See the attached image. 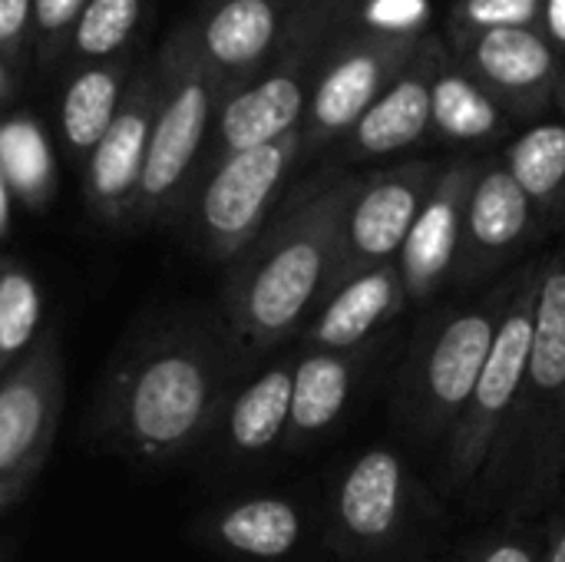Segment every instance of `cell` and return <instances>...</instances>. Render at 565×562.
Returning a JSON list of instances; mask_svg holds the SVG:
<instances>
[{"instance_id":"cell-24","label":"cell","mask_w":565,"mask_h":562,"mask_svg":"<svg viewBox=\"0 0 565 562\" xmlns=\"http://www.w3.org/2000/svg\"><path fill=\"white\" fill-rule=\"evenodd\" d=\"M136 50L119 53L113 60L76 66L60 96V136L73 159L86 162L89 152L106 136L109 123L119 113L126 86L136 73Z\"/></svg>"},{"instance_id":"cell-34","label":"cell","mask_w":565,"mask_h":562,"mask_svg":"<svg viewBox=\"0 0 565 562\" xmlns=\"http://www.w3.org/2000/svg\"><path fill=\"white\" fill-rule=\"evenodd\" d=\"M546 562H565V510H553L546 520Z\"/></svg>"},{"instance_id":"cell-17","label":"cell","mask_w":565,"mask_h":562,"mask_svg":"<svg viewBox=\"0 0 565 562\" xmlns=\"http://www.w3.org/2000/svg\"><path fill=\"white\" fill-rule=\"evenodd\" d=\"M480 156H454L440 166V176L397 255L407 305H430L450 282L463 245V212L467 195L477 179Z\"/></svg>"},{"instance_id":"cell-12","label":"cell","mask_w":565,"mask_h":562,"mask_svg":"<svg viewBox=\"0 0 565 562\" xmlns=\"http://www.w3.org/2000/svg\"><path fill=\"white\" fill-rule=\"evenodd\" d=\"M321 56L324 50L318 46H285L262 76L228 93L218 106L199 176L225 156L268 146L285 139L288 132H298Z\"/></svg>"},{"instance_id":"cell-23","label":"cell","mask_w":565,"mask_h":562,"mask_svg":"<svg viewBox=\"0 0 565 562\" xmlns=\"http://www.w3.org/2000/svg\"><path fill=\"white\" fill-rule=\"evenodd\" d=\"M513 119L500 103L460 66L450 43L440 40L430 83V136L450 146H493L513 132Z\"/></svg>"},{"instance_id":"cell-11","label":"cell","mask_w":565,"mask_h":562,"mask_svg":"<svg viewBox=\"0 0 565 562\" xmlns=\"http://www.w3.org/2000/svg\"><path fill=\"white\" fill-rule=\"evenodd\" d=\"M411 490V470L394 447L361 450L328 490V547L344 562L384 556L404 533Z\"/></svg>"},{"instance_id":"cell-31","label":"cell","mask_w":565,"mask_h":562,"mask_svg":"<svg viewBox=\"0 0 565 562\" xmlns=\"http://www.w3.org/2000/svg\"><path fill=\"white\" fill-rule=\"evenodd\" d=\"M454 562H546V523L507 520V527L473 540Z\"/></svg>"},{"instance_id":"cell-32","label":"cell","mask_w":565,"mask_h":562,"mask_svg":"<svg viewBox=\"0 0 565 562\" xmlns=\"http://www.w3.org/2000/svg\"><path fill=\"white\" fill-rule=\"evenodd\" d=\"M33 36V0H0V56L20 63Z\"/></svg>"},{"instance_id":"cell-26","label":"cell","mask_w":565,"mask_h":562,"mask_svg":"<svg viewBox=\"0 0 565 562\" xmlns=\"http://www.w3.org/2000/svg\"><path fill=\"white\" fill-rule=\"evenodd\" d=\"M149 3L152 0H89L73 30L70 60L86 66L136 50Z\"/></svg>"},{"instance_id":"cell-13","label":"cell","mask_w":565,"mask_h":562,"mask_svg":"<svg viewBox=\"0 0 565 562\" xmlns=\"http://www.w3.org/2000/svg\"><path fill=\"white\" fill-rule=\"evenodd\" d=\"M162 99L159 56L139 60L116 119L109 123L99 146L83 162V199L89 215L109 229H129L152 123Z\"/></svg>"},{"instance_id":"cell-3","label":"cell","mask_w":565,"mask_h":562,"mask_svg":"<svg viewBox=\"0 0 565 562\" xmlns=\"http://www.w3.org/2000/svg\"><path fill=\"white\" fill-rule=\"evenodd\" d=\"M565 460V252H550L536 298V328L516 411L470 500L507 520H540L556 507Z\"/></svg>"},{"instance_id":"cell-18","label":"cell","mask_w":565,"mask_h":562,"mask_svg":"<svg viewBox=\"0 0 565 562\" xmlns=\"http://www.w3.org/2000/svg\"><path fill=\"white\" fill-rule=\"evenodd\" d=\"M444 33H427L411 66L364 109L351 132L334 146L338 169L401 156L430 139V83Z\"/></svg>"},{"instance_id":"cell-14","label":"cell","mask_w":565,"mask_h":562,"mask_svg":"<svg viewBox=\"0 0 565 562\" xmlns=\"http://www.w3.org/2000/svg\"><path fill=\"white\" fill-rule=\"evenodd\" d=\"M454 56L513 123H540L556 106L563 56L536 26L480 33L454 50Z\"/></svg>"},{"instance_id":"cell-5","label":"cell","mask_w":565,"mask_h":562,"mask_svg":"<svg viewBox=\"0 0 565 562\" xmlns=\"http://www.w3.org/2000/svg\"><path fill=\"white\" fill-rule=\"evenodd\" d=\"M156 56L162 70V99L129 229L175 225L199 179L218 106L225 99V86L195 50L189 23H182Z\"/></svg>"},{"instance_id":"cell-9","label":"cell","mask_w":565,"mask_h":562,"mask_svg":"<svg viewBox=\"0 0 565 562\" xmlns=\"http://www.w3.org/2000/svg\"><path fill=\"white\" fill-rule=\"evenodd\" d=\"M66 404V371L56 328L0 374V517L10 513L50 464Z\"/></svg>"},{"instance_id":"cell-15","label":"cell","mask_w":565,"mask_h":562,"mask_svg":"<svg viewBox=\"0 0 565 562\" xmlns=\"http://www.w3.org/2000/svg\"><path fill=\"white\" fill-rule=\"evenodd\" d=\"M295 361L298 351H285L278 358L271 354L265 364L245 374L232 388L209 441L195 457L222 467H245L278 454L291 421Z\"/></svg>"},{"instance_id":"cell-2","label":"cell","mask_w":565,"mask_h":562,"mask_svg":"<svg viewBox=\"0 0 565 562\" xmlns=\"http://www.w3.org/2000/svg\"><path fill=\"white\" fill-rule=\"evenodd\" d=\"M361 172L324 166L285 195L265 232L225 265L222 321L242 374L305 331L334 288L341 219Z\"/></svg>"},{"instance_id":"cell-38","label":"cell","mask_w":565,"mask_h":562,"mask_svg":"<svg viewBox=\"0 0 565 562\" xmlns=\"http://www.w3.org/2000/svg\"><path fill=\"white\" fill-rule=\"evenodd\" d=\"M275 3H281L285 10H291V7H295V0H275Z\"/></svg>"},{"instance_id":"cell-35","label":"cell","mask_w":565,"mask_h":562,"mask_svg":"<svg viewBox=\"0 0 565 562\" xmlns=\"http://www.w3.org/2000/svg\"><path fill=\"white\" fill-rule=\"evenodd\" d=\"M556 109L563 113V119H565V60H563V73H559V86H556Z\"/></svg>"},{"instance_id":"cell-39","label":"cell","mask_w":565,"mask_h":562,"mask_svg":"<svg viewBox=\"0 0 565 562\" xmlns=\"http://www.w3.org/2000/svg\"><path fill=\"white\" fill-rule=\"evenodd\" d=\"M0 93H3V86H0Z\"/></svg>"},{"instance_id":"cell-37","label":"cell","mask_w":565,"mask_h":562,"mask_svg":"<svg viewBox=\"0 0 565 562\" xmlns=\"http://www.w3.org/2000/svg\"><path fill=\"white\" fill-rule=\"evenodd\" d=\"M0 562H10V550L7 547H0Z\"/></svg>"},{"instance_id":"cell-6","label":"cell","mask_w":565,"mask_h":562,"mask_svg":"<svg viewBox=\"0 0 565 562\" xmlns=\"http://www.w3.org/2000/svg\"><path fill=\"white\" fill-rule=\"evenodd\" d=\"M295 169H301V129L209 166L175 219L189 248L212 265H232L275 219Z\"/></svg>"},{"instance_id":"cell-25","label":"cell","mask_w":565,"mask_h":562,"mask_svg":"<svg viewBox=\"0 0 565 562\" xmlns=\"http://www.w3.org/2000/svg\"><path fill=\"white\" fill-rule=\"evenodd\" d=\"M500 159L533 202L540 225L565 222V119L530 123L503 146Z\"/></svg>"},{"instance_id":"cell-27","label":"cell","mask_w":565,"mask_h":562,"mask_svg":"<svg viewBox=\"0 0 565 562\" xmlns=\"http://www.w3.org/2000/svg\"><path fill=\"white\" fill-rule=\"evenodd\" d=\"M43 295L33 272L10 255H0V374L10 371L43 335Z\"/></svg>"},{"instance_id":"cell-22","label":"cell","mask_w":565,"mask_h":562,"mask_svg":"<svg viewBox=\"0 0 565 562\" xmlns=\"http://www.w3.org/2000/svg\"><path fill=\"white\" fill-rule=\"evenodd\" d=\"M407 291L397 262L361 272L344 282L301 331L305 351H358L387 335L407 311Z\"/></svg>"},{"instance_id":"cell-8","label":"cell","mask_w":565,"mask_h":562,"mask_svg":"<svg viewBox=\"0 0 565 562\" xmlns=\"http://www.w3.org/2000/svg\"><path fill=\"white\" fill-rule=\"evenodd\" d=\"M430 26L358 20L321 56L301 119V166L334 149L364 109L411 66Z\"/></svg>"},{"instance_id":"cell-36","label":"cell","mask_w":565,"mask_h":562,"mask_svg":"<svg viewBox=\"0 0 565 562\" xmlns=\"http://www.w3.org/2000/svg\"><path fill=\"white\" fill-rule=\"evenodd\" d=\"M556 510H565V460H563V487H559V500H556Z\"/></svg>"},{"instance_id":"cell-4","label":"cell","mask_w":565,"mask_h":562,"mask_svg":"<svg viewBox=\"0 0 565 562\" xmlns=\"http://www.w3.org/2000/svg\"><path fill=\"white\" fill-rule=\"evenodd\" d=\"M513 291L516 272L493 282L480 298L447 305L417 325L391 404L397 427L411 441L430 447L450 437L480 381Z\"/></svg>"},{"instance_id":"cell-30","label":"cell","mask_w":565,"mask_h":562,"mask_svg":"<svg viewBox=\"0 0 565 562\" xmlns=\"http://www.w3.org/2000/svg\"><path fill=\"white\" fill-rule=\"evenodd\" d=\"M89 0H33V60L40 70H56L70 60L73 30Z\"/></svg>"},{"instance_id":"cell-1","label":"cell","mask_w":565,"mask_h":562,"mask_svg":"<svg viewBox=\"0 0 565 562\" xmlns=\"http://www.w3.org/2000/svg\"><path fill=\"white\" fill-rule=\"evenodd\" d=\"M242 378L218 308L159 311L106 364L86 437L136 467H175L202 450Z\"/></svg>"},{"instance_id":"cell-33","label":"cell","mask_w":565,"mask_h":562,"mask_svg":"<svg viewBox=\"0 0 565 562\" xmlns=\"http://www.w3.org/2000/svg\"><path fill=\"white\" fill-rule=\"evenodd\" d=\"M543 36L553 43V50L565 60V0H543Z\"/></svg>"},{"instance_id":"cell-28","label":"cell","mask_w":565,"mask_h":562,"mask_svg":"<svg viewBox=\"0 0 565 562\" xmlns=\"http://www.w3.org/2000/svg\"><path fill=\"white\" fill-rule=\"evenodd\" d=\"M543 23V0H450L444 20V40L450 50H460L480 33L536 26Z\"/></svg>"},{"instance_id":"cell-19","label":"cell","mask_w":565,"mask_h":562,"mask_svg":"<svg viewBox=\"0 0 565 562\" xmlns=\"http://www.w3.org/2000/svg\"><path fill=\"white\" fill-rule=\"evenodd\" d=\"M285 23L288 10L275 0H212L202 17L189 20V30L228 96L275 63Z\"/></svg>"},{"instance_id":"cell-20","label":"cell","mask_w":565,"mask_h":562,"mask_svg":"<svg viewBox=\"0 0 565 562\" xmlns=\"http://www.w3.org/2000/svg\"><path fill=\"white\" fill-rule=\"evenodd\" d=\"M311 533L308 510L288 494H245L209 507L192 537L232 560L285 562L291 560Z\"/></svg>"},{"instance_id":"cell-21","label":"cell","mask_w":565,"mask_h":562,"mask_svg":"<svg viewBox=\"0 0 565 562\" xmlns=\"http://www.w3.org/2000/svg\"><path fill=\"white\" fill-rule=\"evenodd\" d=\"M384 344L387 335L358 351H298L291 384V421L281 454H305L341 424Z\"/></svg>"},{"instance_id":"cell-29","label":"cell","mask_w":565,"mask_h":562,"mask_svg":"<svg viewBox=\"0 0 565 562\" xmlns=\"http://www.w3.org/2000/svg\"><path fill=\"white\" fill-rule=\"evenodd\" d=\"M367 0H295L285 23V46H318L328 50L348 26L361 20Z\"/></svg>"},{"instance_id":"cell-10","label":"cell","mask_w":565,"mask_h":562,"mask_svg":"<svg viewBox=\"0 0 565 562\" xmlns=\"http://www.w3.org/2000/svg\"><path fill=\"white\" fill-rule=\"evenodd\" d=\"M440 166L444 162L437 159H404L397 166L364 172L358 179L341 219V245L331 291H338L361 272L397 262L440 176Z\"/></svg>"},{"instance_id":"cell-16","label":"cell","mask_w":565,"mask_h":562,"mask_svg":"<svg viewBox=\"0 0 565 562\" xmlns=\"http://www.w3.org/2000/svg\"><path fill=\"white\" fill-rule=\"evenodd\" d=\"M540 232V215L500 156H480L463 212V245L450 285H477L510 265Z\"/></svg>"},{"instance_id":"cell-7","label":"cell","mask_w":565,"mask_h":562,"mask_svg":"<svg viewBox=\"0 0 565 562\" xmlns=\"http://www.w3.org/2000/svg\"><path fill=\"white\" fill-rule=\"evenodd\" d=\"M543 265H546V255L540 262L516 268V291L503 311L490 358L480 371V381H477L457 427L444 441L440 484H444L447 497L473 494L480 474L487 470V464L516 411V401H520V391L526 381V368H530V351H533Z\"/></svg>"}]
</instances>
